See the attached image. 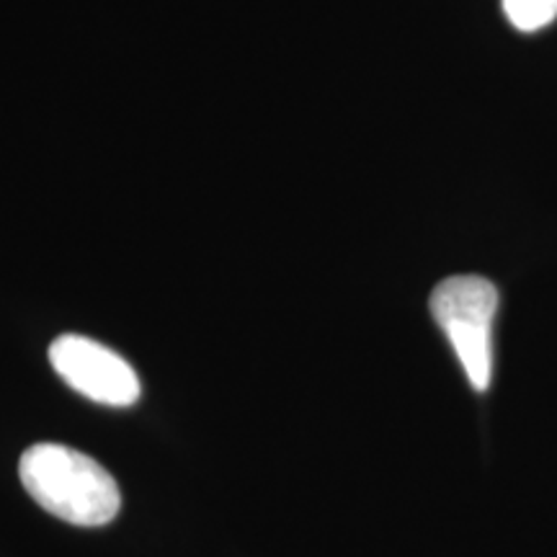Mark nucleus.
Wrapping results in <instances>:
<instances>
[{
	"mask_svg": "<svg viewBox=\"0 0 557 557\" xmlns=\"http://www.w3.org/2000/svg\"><path fill=\"white\" fill-rule=\"evenodd\" d=\"M18 475L45 511L75 527L109 524L120 513V485L109 470L65 444H34L21 455Z\"/></svg>",
	"mask_w": 557,
	"mask_h": 557,
	"instance_id": "nucleus-1",
	"label": "nucleus"
},
{
	"mask_svg": "<svg viewBox=\"0 0 557 557\" xmlns=\"http://www.w3.org/2000/svg\"><path fill=\"white\" fill-rule=\"evenodd\" d=\"M498 310V289L485 276L462 274L436 284L431 295V315L455 346L465 374L478 393H485L493 377V320Z\"/></svg>",
	"mask_w": 557,
	"mask_h": 557,
	"instance_id": "nucleus-2",
	"label": "nucleus"
},
{
	"mask_svg": "<svg viewBox=\"0 0 557 557\" xmlns=\"http://www.w3.org/2000/svg\"><path fill=\"white\" fill-rule=\"evenodd\" d=\"M50 361L70 387L101 406L129 408L139 400L135 369L99 341L67 333L50 346Z\"/></svg>",
	"mask_w": 557,
	"mask_h": 557,
	"instance_id": "nucleus-3",
	"label": "nucleus"
},
{
	"mask_svg": "<svg viewBox=\"0 0 557 557\" xmlns=\"http://www.w3.org/2000/svg\"><path fill=\"white\" fill-rule=\"evenodd\" d=\"M504 11L519 32H540L557 18V0H504Z\"/></svg>",
	"mask_w": 557,
	"mask_h": 557,
	"instance_id": "nucleus-4",
	"label": "nucleus"
}]
</instances>
